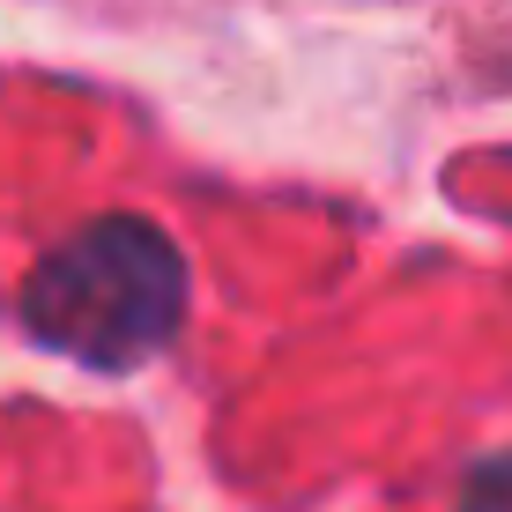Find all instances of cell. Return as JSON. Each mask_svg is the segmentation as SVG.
<instances>
[{
    "instance_id": "obj_2",
    "label": "cell",
    "mask_w": 512,
    "mask_h": 512,
    "mask_svg": "<svg viewBox=\"0 0 512 512\" xmlns=\"http://www.w3.org/2000/svg\"><path fill=\"white\" fill-rule=\"evenodd\" d=\"M453 512H512V446L505 453H483L461 483V505Z\"/></svg>"
},
{
    "instance_id": "obj_1",
    "label": "cell",
    "mask_w": 512,
    "mask_h": 512,
    "mask_svg": "<svg viewBox=\"0 0 512 512\" xmlns=\"http://www.w3.org/2000/svg\"><path fill=\"white\" fill-rule=\"evenodd\" d=\"M23 327L82 372H141L186 327V253L149 216H97L38 253Z\"/></svg>"
}]
</instances>
